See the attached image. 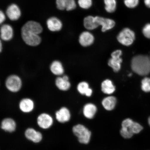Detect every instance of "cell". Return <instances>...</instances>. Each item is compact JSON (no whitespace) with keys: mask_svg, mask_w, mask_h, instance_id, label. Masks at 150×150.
I'll use <instances>...</instances> for the list:
<instances>
[{"mask_svg":"<svg viewBox=\"0 0 150 150\" xmlns=\"http://www.w3.org/2000/svg\"><path fill=\"white\" fill-rule=\"evenodd\" d=\"M43 28L39 22L29 21L24 24L21 28V36L22 40L27 45L36 47L42 42L41 34Z\"/></svg>","mask_w":150,"mask_h":150,"instance_id":"6da1fadb","label":"cell"},{"mask_svg":"<svg viewBox=\"0 0 150 150\" xmlns=\"http://www.w3.org/2000/svg\"><path fill=\"white\" fill-rule=\"evenodd\" d=\"M131 67L135 73L141 76H145L150 73V59L146 55L135 56L131 62Z\"/></svg>","mask_w":150,"mask_h":150,"instance_id":"7a4b0ae2","label":"cell"},{"mask_svg":"<svg viewBox=\"0 0 150 150\" xmlns=\"http://www.w3.org/2000/svg\"><path fill=\"white\" fill-rule=\"evenodd\" d=\"M72 132L78 138L80 143L88 144L91 140V132L88 129L81 124L76 125L73 127Z\"/></svg>","mask_w":150,"mask_h":150,"instance_id":"3957f363","label":"cell"},{"mask_svg":"<svg viewBox=\"0 0 150 150\" xmlns=\"http://www.w3.org/2000/svg\"><path fill=\"white\" fill-rule=\"evenodd\" d=\"M117 40L124 46L131 45L135 39V34L134 31L128 28H125L120 32L117 37Z\"/></svg>","mask_w":150,"mask_h":150,"instance_id":"277c9868","label":"cell"},{"mask_svg":"<svg viewBox=\"0 0 150 150\" xmlns=\"http://www.w3.org/2000/svg\"><path fill=\"white\" fill-rule=\"evenodd\" d=\"M5 84L6 88L12 93H17L21 89L22 81L21 78L16 74L9 76L5 80Z\"/></svg>","mask_w":150,"mask_h":150,"instance_id":"5b68a950","label":"cell"},{"mask_svg":"<svg viewBox=\"0 0 150 150\" xmlns=\"http://www.w3.org/2000/svg\"><path fill=\"white\" fill-rule=\"evenodd\" d=\"M122 51L121 50H117L111 54V58L108 61V64L111 67L114 72H117L120 70L122 59L121 56Z\"/></svg>","mask_w":150,"mask_h":150,"instance_id":"8992f818","label":"cell"},{"mask_svg":"<svg viewBox=\"0 0 150 150\" xmlns=\"http://www.w3.org/2000/svg\"><path fill=\"white\" fill-rule=\"evenodd\" d=\"M14 35L13 28L10 24H3L0 28V38L2 40L8 42L13 38Z\"/></svg>","mask_w":150,"mask_h":150,"instance_id":"52a82bcc","label":"cell"},{"mask_svg":"<svg viewBox=\"0 0 150 150\" xmlns=\"http://www.w3.org/2000/svg\"><path fill=\"white\" fill-rule=\"evenodd\" d=\"M95 19L98 25L102 27L103 32L112 29L115 25V21L111 19L96 16L95 17Z\"/></svg>","mask_w":150,"mask_h":150,"instance_id":"ba28073f","label":"cell"},{"mask_svg":"<svg viewBox=\"0 0 150 150\" xmlns=\"http://www.w3.org/2000/svg\"><path fill=\"white\" fill-rule=\"evenodd\" d=\"M38 125L41 128L46 129L50 128L53 123V119L49 114H41L37 118Z\"/></svg>","mask_w":150,"mask_h":150,"instance_id":"9c48e42d","label":"cell"},{"mask_svg":"<svg viewBox=\"0 0 150 150\" xmlns=\"http://www.w3.org/2000/svg\"><path fill=\"white\" fill-rule=\"evenodd\" d=\"M6 14L9 20L12 21H16L20 18L21 12L17 5L13 4L7 7Z\"/></svg>","mask_w":150,"mask_h":150,"instance_id":"30bf717a","label":"cell"},{"mask_svg":"<svg viewBox=\"0 0 150 150\" xmlns=\"http://www.w3.org/2000/svg\"><path fill=\"white\" fill-rule=\"evenodd\" d=\"M47 27L50 31L55 32L61 30L63 27L61 21L55 17H52L47 21Z\"/></svg>","mask_w":150,"mask_h":150,"instance_id":"8fae6325","label":"cell"},{"mask_svg":"<svg viewBox=\"0 0 150 150\" xmlns=\"http://www.w3.org/2000/svg\"><path fill=\"white\" fill-rule=\"evenodd\" d=\"M55 116L57 120L61 123L67 122L70 120L71 118L70 110L64 107L61 108L56 112Z\"/></svg>","mask_w":150,"mask_h":150,"instance_id":"7c38bea8","label":"cell"},{"mask_svg":"<svg viewBox=\"0 0 150 150\" xmlns=\"http://www.w3.org/2000/svg\"><path fill=\"white\" fill-rule=\"evenodd\" d=\"M93 35L89 31H84L81 34L79 41L81 45L84 47L89 46L94 42Z\"/></svg>","mask_w":150,"mask_h":150,"instance_id":"4fadbf2b","label":"cell"},{"mask_svg":"<svg viewBox=\"0 0 150 150\" xmlns=\"http://www.w3.org/2000/svg\"><path fill=\"white\" fill-rule=\"evenodd\" d=\"M55 83L58 88L63 91H68L71 86L69 77L66 75L58 76L55 80Z\"/></svg>","mask_w":150,"mask_h":150,"instance_id":"5bb4252c","label":"cell"},{"mask_svg":"<svg viewBox=\"0 0 150 150\" xmlns=\"http://www.w3.org/2000/svg\"><path fill=\"white\" fill-rule=\"evenodd\" d=\"M25 135L27 139L35 143L40 142L42 138V135L40 132L32 128L27 129Z\"/></svg>","mask_w":150,"mask_h":150,"instance_id":"9a60e30c","label":"cell"},{"mask_svg":"<svg viewBox=\"0 0 150 150\" xmlns=\"http://www.w3.org/2000/svg\"><path fill=\"white\" fill-rule=\"evenodd\" d=\"M97 111L96 105L92 103H88L84 105L83 108L84 117L88 119H92L94 117Z\"/></svg>","mask_w":150,"mask_h":150,"instance_id":"2e32d148","label":"cell"},{"mask_svg":"<svg viewBox=\"0 0 150 150\" xmlns=\"http://www.w3.org/2000/svg\"><path fill=\"white\" fill-rule=\"evenodd\" d=\"M117 100L115 97L110 96L105 97L102 100L103 107L108 111H112L115 108Z\"/></svg>","mask_w":150,"mask_h":150,"instance_id":"e0dca14e","label":"cell"},{"mask_svg":"<svg viewBox=\"0 0 150 150\" xmlns=\"http://www.w3.org/2000/svg\"><path fill=\"white\" fill-rule=\"evenodd\" d=\"M34 103L31 99L25 98L20 101L19 108L22 112L29 113L32 111L34 108Z\"/></svg>","mask_w":150,"mask_h":150,"instance_id":"ac0fdd59","label":"cell"},{"mask_svg":"<svg viewBox=\"0 0 150 150\" xmlns=\"http://www.w3.org/2000/svg\"><path fill=\"white\" fill-rule=\"evenodd\" d=\"M1 127L6 132H12L16 130V123L14 120L11 118H5L1 122Z\"/></svg>","mask_w":150,"mask_h":150,"instance_id":"d6986e66","label":"cell"},{"mask_svg":"<svg viewBox=\"0 0 150 150\" xmlns=\"http://www.w3.org/2000/svg\"><path fill=\"white\" fill-rule=\"evenodd\" d=\"M50 70L52 74L58 76H62L64 72L62 64L57 60L52 62L50 65Z\"/></svg>","mask_w":150,"mask_h":150,"instance_id":"ffe728a7","label":"cell"},{"mask_svg":"<svg viewBox=\"0 0 150 150\" xmlns=\"http://www.w3.org/2000/svg\"><path fill=\"white\" fill-rule=\"evenodd\" d=\"M101 90L105 94L110 95L115 92L116 88L112 81L108 79L104 80L101 84Z\"/></svg>","mask_w":150,"mask_h":150,"instance_id":"44dd1931","label":"cell"},{"mask_svg":"<svg viewBox=\"0 0 150 150\" xmlns=\"http://www.w3.org/2000/svg\"><path fill=\"white\" fill-rule=\"evenodd\" d=\"M83 24L86 29L89 30H94L99 27L96 21L95 17L91 16H88L84 18Z\"/></svg>","mask_w":150,"mask_h":150,"instance_id":"7402d4cb","label":"cell"},{"mask_svg":"<svg viewBox=\"0 0 150 150\" xmlns=\"http://www.w3.org/2000/svg\"><path fill=\"white\" fill-rule=\"evenodd\" d=\"M105 9L109 13H114L117 8L116 0H104Z\"/></svg>","mask_w":150,"mask_h":150,"instance_id":"603a6c76","label":"cell"},{"mask_svg":"<svg viewBox=\"0 0 150 150\" xmlns=\"http://www.w3.org/2000/svg\"><path fill=\"white\" fill-rule=\"evenodd\" d=\"M90 88L89 84L88 82L82 81L78 84L77 89L80 94L85 95Z\"/></svg>","mask_w":150,"mask_h":150,"instance_id":"cb8c5ba5","label":"cell"},{"mask_svg":"<svg viewBox=\"0 0 150 150\" xmlns=\"http://www.w3.org/2000/svg\"><path fill=\"white\" fill-rule=\"evenodd\" d=\"M143 129V127L140 123L134 121L128 129L134 134H139Z\"/></svg>","mask_w":150,"mask_h":150,"instance_id":"d4e9b609","label":"cell"},{"mask_svg":"<svg viewBox=\"0 0 150 150\" xmlns=\"http://www.w3.org/2000/svg\"><path fill=\"white\" fill-rule=\"evenodd\" d=\"M141 89L144 92H150V78L146 77L142 80Z\"/></svg>","mask_w":150,"mask_h":150,"instance_id":"484cf974","label":"cell"},{"mask_svg":"<svg viewBox=\"0 0 150 150\" xmlns=\"http://www.w3.org/2000/svg\"><path fill=\"white\" fill-rule=\"evenodd\" d=\"M78 3L81 8L87 9L91 6L92 0H78Z\"/></svg>","mask_w":150,"mask_h":150,"instance_id":"4316f807","label":"cell"},{"mask_svg":"<svg viewBox=\"0 0 150 150\" xmlns=\"http://www.w3.org/2000/svg\"><path fill=\"white\" fill-rule=\"evenodd\" d=\"M120 134L122 137L127 139L132 138L134 135L129 129L123 127H121L120 130Z\"/></svg>","mask_w":150,"mask_h":150,"instance_id":"83f0119b","label":"cell"},{"mask_svg":"<svg viewBox=\"0 0 150 150\" xmlns=\"http://www.w3.org/2000/svg\"><path fill=\"white\" fill-rule=\"evenodd\" d=\"M76 3L75 0H66V10L71 11L76 9Z\"/></svg>","mask_w":150,"mask_h":150,"instance_id":"f1b7e54d","label":"cell"},{"mask_svg":"<svg viewBox=\"0 0 150 150\" xmlns=\"http://www.w3.org/2000/svg\"><path fill=\"white\" fill-rule=\"evenodd\" d=\"M139 3V0H125L124 3L125 6L129 8H134L137 6Z\"/></svg>","mask_w":150,"mask_h":150,"instance_id":"f546056e","label":"cell"},{"mask_svg":"<svg viewBox=\"0 0 150 150\" xmlns=\"http://www.w3.org/2000/svg\"><path fill=\"white\" fill-rule=\"evenodd\" d=\"M134 121L130 118H127L123 120L121 123V127L123 128L129 129L132 125Z\"/></svg>","mask_w":150,"mask_h":150,"instance_id":"4dcf8cb0","label":"cell"},{"mask_svg":"<svg viewBox=\"0 0 150 150\" xmlns=\"http://www.w3.org/2000/svg\"><path fill=\"white\" fill-rule=\"evenodd\" d=\"M66 0H56V3L57 8L60 10H65L66 9Z\"/></svg>","mask_w":150,"mask_h":150,"instance_id":"1f68e13d","label":"cell"},{"mask_svg":"<svg viewBox=\"0 0 150 150\" xmlns=\"http://www.w3.org/2000/svg\"><path fill=\"white\" fill-rule=\"evenodd\" d=\"M142 33L146 38L150 39V23L146 24L144 27Z\"/></svg>","mask_w":150,"mask_h":150,"instance_id":"d6a6232c","label":"cell"},{"mask_svg":"<svg viewBox=\"0 0 150 150\" xmlns=\"http://www.w3.org/2000/svg\"><path fill=\"white\" fill-rule=\"evenodd\" d=\"M6 14L4 12L0 10V25L4 23L6 18Z\"/></svg>","mask_w":150,"mask_h":150,"instance_id":"836d02e7","label":"cell"},{"mask_svg":"<svg viewBox=\"0 0 150 150\" xmlns=\"http://www.w3.org/2000/svg\"><path fill=\"white\" fill-rule=\"evenodd\" d=\"M144 2L146 6L150 8V0H144Z\"/></svg>","mask_w":150,"mask_h":150,"instance_id":"e575fe53","label":"cell"},{"mask_svg":"<svg viewBox=\"0 0 150 150\" xmlns=\"http://www.w3.org/2000/svg\"><path fill=\"white\" fill-rule=\"evenodd\" d=\"M3 49V45L2 40L0 39V53L2 51Z\"/></svg>","mask_w":150,"mask_h":150,"instance_id":"d590c367","label":"cell"},{"mask_svg":"<svg viewBox=\"0 0 150 150\" xmlns=\"http://www.w3.org/2000/svg\"><path fill=\"white\" fill-rule=\"evenodd\" d=\"M148 123L149 124V126L150 127V117L148 118Z\"/></svg>","mask_w":150,"mask_h":150,"instance_id":"8d00e7d4","label":"cell"},{"mask_svg":"<svg viewBox=\"0 0 150 150\" xmlns=\"http://www.w3.org/2000/svg\"><path fill=\"white\" fill-rule=\"evenodd\" d=\"M132 74H129V76H132Z\"/></svg>","mask_w":150,"mask_h":150,"instance_id":"74e56055","label":"cell"},{"mask_svg":"<svg viewBox=\"0 0 150 150\" xmlns=\"http://www.w3.org/2000/svg\"></svg>","mask_w":150,"mask_h":150,"instance_id":"f35d334b","label":"cell"}]
</instances>
